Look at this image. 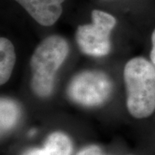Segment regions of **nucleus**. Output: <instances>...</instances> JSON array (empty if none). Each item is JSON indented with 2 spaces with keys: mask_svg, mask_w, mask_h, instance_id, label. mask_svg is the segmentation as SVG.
Instances as JSON below:
<instances>
[{
  "mask_svg": "<svg viewBox=\"0 0 155 155\" xmlns=\"http://www.w3.org/2000/svg\"><path fill=\"white\" fill-rule=\"evenodd\" d=\"M127 91V108L137 119L152 116L155 111V66L143 57L127 61L123 71Z\"/></svg>",
  "mask_w": 155,
  "mask_h": 155,
  "instance_id": "obj_1",
  "label": "nucleus"
},
{
  "mask_svg": "<svg viewBox=\"0 0 155 155\" xmlns=\"http://www.w3.org/2000/svg\"><path fill=\"white\" fill-rule=\"evenodd\" d=\"M69 53L67 41L60 35L45 38L34 51L30 67L32 71L31 89L41 97L51 95L59 68Z\"/></svg>",
  "mask_w": 155,
  "mask_h": 155,
  "instance_id": "obj_2",
  "label": "nucleus"
},
{
  "mask_svg": "<svg viewBox=\"0 0 155 155\" xmlns=\"http://www.w3.org/2000/svg\"><path fill=\"white\" fill-rule=\"evenodd\" d=\"M91 18V23L78 27L77 44L85 54L104 56L110 51V33L116 26V18L99 10L92 11Z\"/></svg>",
  "mask_w": 155,
  "mask_h": 155,
  "instance_id": "obj_3",
  "label": "nucleus"
},
{
  "mask_svg": "<svg viewBox=\"0 0 155 155\" xmlns=\"http://www.w3.org/2000/svg\"><path fill=\"white\" fill-rule=\"evenodd\" d=\"M110 77L100 71H84L74 76L67 87L70 99L85 107L104 104L112 92Z\"/></svg>",
  "mask_w": 155,
  "mask_h": 155,
  "instance_id": "obj_4",
  "label": "nucleus"
},
{
  "mask_svg": "<svg viewBox=\"0 0 155 155\" xmlns=\"http://www.w3.org/2000/svg\"><path fill=\"white\" fill-rule=\"evenodd\" d=\"M36 22L43 26L55 23L62 14L65 0H15Z\"/></svg>",
  "mask_w": 155,
  "mask_h": 155,
  "instance_id": "obj_5",
  "label": "nucleus"
},
{
  "mask_svg": "<svg viewBox=\"0 0 155 155\" xmlns=\"http://www.w3.org/2000/svg\"><path fill=\"white\" fill-rule=\"evenodd\" d=\"M73 142L69 134L63 131H54L45 138L40 147L23 151L21 155H72Z\"/></svg>",
  "mask_w": 155,
  "mask_h": 155,
  "instance_id": "obj_6",
  "label": "nucleus"
},
{
  "mask_svg": "<svg viewBox=\"0 0 155 155\" xmlns=\"http://www.w3.org/2000/svg\"><path fill=\"white\" fill-rule=\"evenodd\" d=\"M20 116V109L16 102L2 97L0 101V129L1 135L9 133L17 125Z\"/></svg>",
  "mask_w": 155,
  "mask_h": 155,
  "instance_id": "obj_7",
  "label": "nucleus"
},
{
  "mask_svg": "<svg viewBox=\"0 0 155 155\" xmlns=\"http://www.w3.org/2000/svg\"><path fill=\"white\" fill-rule=\"evenodd\" d=\"M16 63L14 46L7 38L0 39V84H5L11 77Z\"/></svg>",
  "mask_w": 155,
  "mask_h": 155,
  "instance_id": "obj_8",
  "label": "nucleus"
},
{
  "mask_svg": "<svg viewBox=\"0 0 155 155\" xmlns=\"http://www.w3.org/2000/svg\"><path fill=\"white\" fill-rule=\"evenodd\" d=\"M75 155H104V152L98 145L91 144L84 147Z\"/></svg>",
  "mask_w": 155,
  "mask_h": 155,
  "instance_id": "obj_9",
  "label": "nucleus"
},
{
  "mask_svg": "<svg viewBox=\"0 0 155 155\" xmlns=\"http://www.w3.org/2000/svg\"><path fill=\"white\" fill-rule=\"evenodd\" d=\"M150 59L152 63L155 66V28L152 34V50L150 53Z\"/></svg>",
  "mask_w": 155,
  "mask_h": 155,
  "instance_id": "obj_10",
  "label": "nucleus"
}]
</instances>
